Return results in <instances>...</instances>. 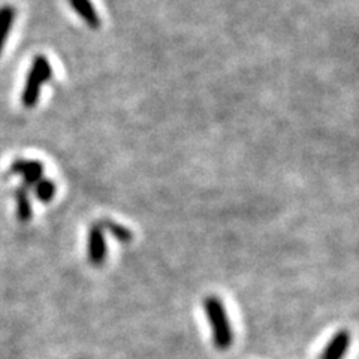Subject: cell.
Wrapping results in <instances>:
<instances>
[{
  "label": "cell",
  "mask_w": 359,
  "mask_h": 359,
  "mask_svg": "<svg viewBox=\"0 0 359 359\" xmlns=\"http://www.w3.org/2000/svg\"><path fill=\"white\" fill-rule=\"evenodd\" d=\"M53 78V66L43 54H38L33 57L29 69L25 87L21 92V104L25 108L36 107L41 97V90L45 83Z\"/></svg>",
  "instance_id": "obj_1"
},
{
  "label": "cell",
  "mask_w": 359,
  "mask_h": 359,
  "mask_svg": "<svg viewBox=\"0 0 359 359\" xmlns=\"http://www.w3.org/2000/svg\"><path fill=\"white\" fill-rule=\"evenodd\" d=\"M204 310L212 331V341L220 351H226L231 347L233 335L231 328V320L224 309L223 302L217 297H207L204 299Z\"/></svg>",
  "instance_id": "obj_2"
},
{
  "label": "cell",
  "mask_w": 359,
  "mask_h": 359,
  "mask_svg": "<svg viewBox=\"0 0 359 359\" xmlns=\"http://www.w3.org/2000/svg\"><path fill=\"white\" fill-rule=\"evenodd\" d=\"M9 172L22 178V187L32 189L43 177V163L30 159H15L9 166Z\"/></svg>",
  "instance_id": "obj_3"
},
{
  "label": "cell",
  "mask_w": 359,
  "mask_h": 359,
  "mask_svg": "<svg viewBox=\"0 0 359 359\" xmlns=\"http://www.w3.org/2000/svg\"><path fill=\"white\" fill-rule=\"evenodd\" d=\"M88 259L95 266H100L107 259V241L100 224H93L88 233Z\"/></svg>",
  "instance_id": "obj_4"
},
{
  "label": "cell",
  "mask_w": 359,
  "mask_h": 359,
  "mask_svg": "<svg viewBox=\"0 0 359 359\" xmlns=\"http://www.w3.org/2000/svg\"><path fill=\"white\" fill-rule=\"evenodd\" d=\"M351 344V334L349 331L341 330L335 332L330 343L325 347L319 359H343L347 349H349Z\"/></svg>",
  "instance_id": "obj_5"
},
{
  "label": "cell",
  "mask_w": 359,
  "mask_h": 359,
  "mask_svg": "<svg viewBox=\"0 0 359 359\" xmlns=\"http://www.w3.org/2000/svg\"><path fill=\"white\" fill-rule=\"evenodd\" d=\"M67 2H69L71 8L90 29L97 30L100 27V22L102 21H100L97 11L90 0H67Z\"/></svg>",
  "instance_id": "obj_6"
},
{
  "label": "cell",
  "mask_w": 359,
  "mask_h": 359,
  "mask_svg": "<svg viewBox=\"0 0 359 359\" xmlns=\"http://www.w3.org/2000/svg\"><path fill=\"white\" fill-rule=\"evenodd\" d=\"M15 17H17V11L13 5L0 6V55H2L9 38V33L14 27Z\"/></svg>",
  "instance_id": "obj_7"
},
{
  "label": "cell",
  "mask_w": 359,
  "mask_h": 359,
  "mask_svg": "<svg viewBox=\"0 0 359 359\" xmlns=\"http://www.w3.org/2000/svg\"><path fill=\"white\" fill-rule=\"evenodd\" d=\"M14 199L17 202V215L21 222H29L32 219V205L29 198V190L22 186L17 187L14 192Z\"/></svg>",
  "instance_id": "obj_8"
},
{
  "label": "cell",
  "mask_w": 359,
  "mask_h": 359,
  "mask_svg": "<svg viewBox=\"0 0 359 359\" xmlns=\"http://www.w3.org/2000/svg\"><path fill=\"white\" fill-rule=\"evenodd\" d=\"M100 226H102V229H107L112 235V237H114L120 243H130L133 238V233L126 226H123V224L116 223L112 220H104L102 223H100Z\"/></svg>",
  "instance_id": "obj_9"
},
{
  "label": "cell",
  "mask_w": 359,
  "mask_h": 359,
  "mask_svg": "<svg viewBox=\"0 0 359 359\" xmlns=\"http://www.w3.org/2000/svg\"><path fill=\"white\" fill-rule=\"evenodd\" d=\"M32 189H33V192H35L36 198L42 202H50L55 195V184H54V182H51L50 178L42 177Z\"/></svg>",
  "instance_id": "obj_10"
}]
</instances>
